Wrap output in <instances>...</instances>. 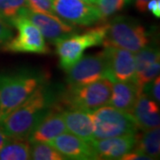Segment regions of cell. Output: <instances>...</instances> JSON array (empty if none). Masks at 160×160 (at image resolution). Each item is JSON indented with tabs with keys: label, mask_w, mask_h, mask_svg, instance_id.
I'll list each match as a JSON object with an SVG mask.
<instances>
[{
	"label": "cell",
	"mask_w": 160,
	"mask_h": 160,
	"mask_svg": "<svg viewBox=\"0 0 160 160\" xmlns=\"http://www.w3.org/2000/svg\"><path fill=\"white\" fill-rule=\"evenodd\" d=\"M135 57V75L142 73L153 63L159 62V50L154 46H146L137 52H134ZM134 75V76H135Z\"/></svg>",
	"instance_id": "20"
},
{
	"label": "cell",
	"mask_w": 160,
	"mask_h": 160,
	"mask_svg": "<svg viewBox=\"0 0 160 160\" xmlns=\"http://www.w3.org/2000/svg\"><path fill=\"white\" fill-rule=\"evenodd\" d=\"M107 63V78L111 82L130 81L135 75L134 52L114 46H104Z\"/></svg>",
	"instance_id": "11"
},
{
	"label": "cell",
	"mask_w": 160,
	"mask_h": 160,
	"mask_svg": "<svg viewBox=\"0 0 160 160\" xmlns=\"http://www.w3.org/2000/svg\"><path fill=\"white\" fill-rule=\"evenodd\" d=\"M10 140H11V139L8 137L6 133L3 132V130L0 128V149H1V148H2L6 143L8 142Z\"/></svg>",
	"instance_id": "30"
},
{
	"label": "cell",
	"mask_w": 160,
	"mask_h": 160,
	"mask_svg": "<svg viewBox=\"0 0 160 160\" xmlns=\"http://www.w3.org/2000/svg\"><path fill=\"white\" fill-rule=\"evenodd\" d=\"M120 159L122 160H150L152 159L150 157L147 156V155L143 154V153H140L137 151H130V152H127L126 154H125Z\"/></svg>",
	"instance_id": "27"
},
{
	"label": "cell",
	"mask_w": 160,
	"mask_h": 160,
	"mask_svg": "<svg viewBox=\"0 0 160 160\" xmlns=\"http://www.w3.org/2000/svg\"><path fill=\"white\" fill-rule=\"evenodd\" d=\"M22 15L34 23L39 29L45 39L52 45L78 33L76 26L63 22L61 18L52 13L33 11L28 8Z\"/></svg>",
	"instance_id": "10"
},
{
	"label": "cell",
	"mask_w": 160,
	"mask_h": 160,
	"mask_svg": "<svg viewBox=\"0 0 160 160\" xmlns=\"http://www.w3.org/2000/svg\"><path fill=\"white\" fill-rule=\"evenodd\" d=\"M90 142L98 159H120L127 152L132 150L135 143V134L94 139Z\"/></svg>",
	"instance_id": "14"
},
{
	"label": "cell",
	"mask_w": 160,
	"mask_h": 160,
	"mask_svg": "<svg viewBox=\"0 0 160 160\" xmlns=\"http://www.w3.org/2000/svg\"><path fill=\"white\" fill-rule=\"evenodd\" d=\"M30 159L63 160L66 158L49 143H32L30 146Z\"/></svg>",
	"instance_id": "22"
},
{
	"label": "cell",
	"mask_w": 160,
	"mask_h": 160,
	"mask_svg": "<svg viewBox=\"0 0 160 160\" xmlns=\"http://www.w3.org/2000/svg\"><path fill=\"white\" fill-rule=\"evenodd\" d=\"M143 92L133 80L112 82L109 106L132 114L139 95Z\"/></svg>",
	"instance_id": "15"
},
{
	"label": "cell",
	"mask_w": 160,
	"mask_h": 160,
	"mask_svg": "<svg viewBox=\"0 0 160 160\" xmlns=\"http://www.w3.org/2000/svg\"><path fill=\"white\" fill-rule=\"evenodd\" d=\"M149 87L150 91L149 90V93H146L147 95H149L153 98L156 102L159 103L160 102V78L159 76H158L152 82H150L149 84L146 85Z\"/></svg>",
	"instance_id": "26"
},
{
	"label": "cell",
	"mask_w": 160,
	"mask_h": 160,
	"mask_svg": "<svg viewBox=\"0 0 160 160\" xmlns=\"http://www.w3.org/2000/svg\"><path fill=\"white\" fill-rule=\"evenodd\" d=\"M132 150L147 155L152 159L158 158L160 154L159 127L143 131L141 134L136 133Z\"/></svg>",
	"instance_id": "18"
},
{
	"label": "cell",
	"mask_w": 160,
	"mask_h": 160,
	"mask_svg": "<svg viewBox=\"0 0 160 160\" xmlns=\"http://www.w3.org/2000/svg\"><path fill=\"white\" fill-rule=\"evenodd\" d=\"M92 115L94 121L93 140L134 135L139 130L132 115L109 105L94 110Z\"/></svg>",
	"instance_id": "5"
},
{
	"label": "cell",
	"mask_w": 160,
	"mask_h": 160,
	"mask_svg": "<svg viewBox=\"0 0 160 160\" xmlns=\"http://www.w3.org/2000/svg\"><path fill=\"white\" fill-rule=\"evenodd\" d=\"M132 115L136 121L138 128L142 131L159 127V107L144 92L139 95Z\"/></svg>",
	"instance_id": "16"
},
{
	"label": "cell",
	"mask_w": 160,
	"mask_h": 160,
	"mask_svg": "<svg viewBox=\"0 0 160 160\" xmlns=\"http://www.w3.org/2000/svg\"><path fill=\"white\" fill-rule=\"evenodd\" d=\"M28 8V0H0V16L9 24L12 20L22 15Z\"/></svg>",
	"instance_id": "21"
},
{
	"label": "cell",
	"mask_w": 160,
	"mask_h": 160,
	"mask_svg": "<svg viewBox=\"0 0 160 160\" xmlns=\"http://www.w3.org/2000/svg\"><path fill=\"white\" fill-rule=\"evenodd\" d=\"M67 87H78L107 78V63L103 52L82 56L67 71Z\"/></svg>",
	"instance_id": "9"
},
{
	"label": "cell",
	"mask_w": 160,
	"mask_h": 160,
	"mask_svg": "<svg viewBox=\"0 0 160 160\" xmlns=\"http://www.w3.org/2000/svg\"><path fill=\"white\" fill-rule=\"evenodd\" d=\"M13 38L12 26L0 16V47Z\"/></svg>",
	"instance_id": "25"
},
{
	"label": "cell",
	"mask_w": 160,
	"mask_h": 160,
	"mask_svg": "<svg viewBox=\"0 0 160 160\" xmlns=\"http://www.w3.org/2000/svg\"><path fill=\"white\" fill-rule=\"evenodd\" d=\"M81 1H84V2H86V3L92 4V5H96L98 0H81Z\"/></svg>",
	"instance_id": "31"
},
{
	"label": "cell",
	"mask_w": 160,
	"mask_h": 160,
	"mask_svg": "<svg viewBox=\"0 0 160 160\" xmlns=\"http://www.w3.org/2000/svg\"><path fill=\"white\" fill-rule=\"evenodd\" d=\"M30 159V142L25 139H11L0 149V160Z\"/></svg>",
	"instance_id": "19"
},
{
	"label": "cell",
	"mask_w": 160,
	"mask_h": 160,
	"mask_svg": "<svg viewBox=\"0 0 160 160\" xmlns=\"http://www.w3.org/2000/svg\"><path fill=\"white\" fill-rule=\"evenodd\" d=\"M111 88L112 82L107 78L86 86L67 87L60 106H65L67 109H81L92 113L109 104Z\"/></svg>",
	"instance_id": "4"
},
{
	"label": "cell",
	"mask_w": 160,
	"mask_h": 160,
	"mask_svg": "<svg viewBox=\"0 0 160 160\" xmlns=\"http://www.w3.org/2000/svg\"><path fill=\"white\" fill-rule=\"evenodd\" d=\"M150 34L136 20L118 16L107 24L104 46H114L137 52L149 45Z\"/></svg>",
	"instance_id": "3"
},
{
	"label": "cell",
	"mask_w": 160,
	"mask_h": 160,
	"mask_svg": "<svg viewBox=\"0 0 160 160\" xmlns=\"http://www.w3.org/2000/svg\"><path fill=\"white\" fill-rule=\"evenodd\" d=\"M49 144L62 154L66 159H98L91 142L76 136L71 132H63L52 139Z\"/></svg>",
	"instance_id": "13"
},
{
	"label": "cell",
	"mask_w": 160,
	"mask_h": 160,
	"mask_svg": "<svg viewBox=\"0 0 160 160\" xmlns=\"http://www.w3.org/2000/svg\"><path fill=\"white\" fill-rule=\"evenodd\" d=\"M53 103L52 92L42 84L0 122V128L10 139L27 140L35 126L50 111Z\"/></svg>",
	"instance_id": "1"
},
{
	"label": "cell",
	"mask_w": 160,
	"mask_h": 160,
	"mask_svg": "<svg viewBox=\"0 0 160 160\" xmlns=\"http://www.w3.org/2000/svg\"><path fill=\"white\" fill-rule=\"evenodd\" d=\"M147 11L150 12L155 17H160V0H150L147 5Z\"/></svg>",
	"instance_id": "28"
},
{
	"label": "cell",
	"mask_w": 160,
	"mask_h": 160,
	"mask_svg": "<svg viewBox=\"0 0 160 160\" xmlns=\"http://www.w3.org/2000/svg\"><path fill=\"white\" fill-rule=\"evenodd\" d=\"M12 28L17 29V35L1 48L10 52H25L48 54L50 49L39 29L29 19L20 15L10 22Z\"/></svg>",
	"instance_id": "7"
},
{
	"label": "cell",
	"mask_w": 160,
	"mask_h": 160,
	"mask_svg": "<svg viewBox=\"0 0 160 160\" xmlns=\"http://www.w3.org/2000/svg\"><path fill=\"white\" fill-rule=\"evenodd\" d=\"M65 132H67V128L63 118L62 109L60 105L53 103L50 111L35 126L27 140L31 144L49 143L52 139Z\"/></svg>",
	"instance_id": "12"
},
{
	"label": "cell",
	"mask_w": 160,
	"mask_h": 160,
	"mask_svg": "<svg viewBox=\"0 0 160 160\" xmlns=\"http://www.w3.org/2000/svg\"><path fill=\"white\" fill-rule=\"evenodd\" d=\"M28 3H29V9L33 11L54 14L52 0H28Z\"/></svg>",
	"instance_id": "24"
},
{
	"label": "cell",
	"mask_w": 160,
	"mask_h": 160,
	"mask_svg": "<svg viewBox=\"0 0 160 160\" xmlns=\"http://www.w3.org/2000/svg\"><path fill=\"white\" fill-rule=\"evenodd\" d=\"M42 84L43 77L32 71L0 73V122Z\"/></svg>",
	"instance_id": "2"
},
{
	"label": "cell",
	"mask_w": 160,
	"mask_h": 160,
	"mask_svg": "<svg viewBox=\"0 0 160 160\" xmlns=\"http://www.w3.org/2000/svg\"><path fill=\"white\" fill-rule=\"evenodd\" d=\"M62 115L67 131L86 142L93 140L94 121L91 112L81 109H62Z\"/></svg>",
	"instance_id": "17"
},
{
	"label": "cell",
	"mask_w": 160,
	"mask_h": 160,
	"mask_svg": "<svg viewBox=\"0 0 160 160\" xmlns=\"http://www.w3.org/2000/svg\"><path fill=\"white\" fill-rule=\"evenodd\" d=\"M128 1L129 0H98L95 6L101 12L103 21H105L109 16L121 11Z\"/></svg>",
	"instance_id": "23"
},
{
	"label": "cell",
	"mask_w": 160,
	"mask_h": 160,
	"mask_svg": "<svg viewBox=\"0 0 160 160\" xmlns=\"http://www.w3.org/2000/svg\"><path fill=\"white\" fill-rule=\"evenodd\" d=\"M106 28L107 24L102 25L82 34L76 33L55 43L61 68L67 71L82 58L86 49L102 46L105 38Z\"/></svg>",
	"instance_id": "6"
},
{
	"label": "cell",
	"mask_w": 160,
	"mask_h": 160,
	"mask_svg": "<svg viewBox=\"0 0 160 160\" xmlns=\"http://www.w3.org/2000/svg\"><path fill=\"white\" fill-rule=\"evenodd\" d=\"M52 3L54 14L71 25L88 27L103 21L95 5L81 0H52Z\"/></svg>",
	"instance_id": "8"
},
{
	"label": "cell",
	"mask_w": 160,
	"mask_h": 160,
	"mask_svg": "<svg viewBox=\"0 0 160 160\" xmlns=\"http://www.w3.org/2000/svg\"><path fill=\"white\" fill-rule=\"evenodd\" d=\"M150 0H134V6L138 11L141 12H147V5Z\"/></svg>",
	"instance_id": "29"
}]
</instances>
